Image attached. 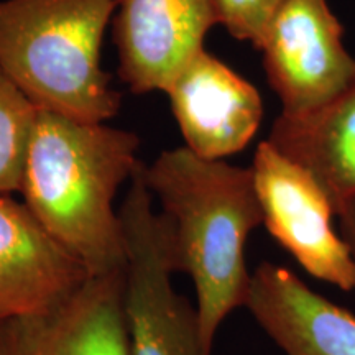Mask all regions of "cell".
Masks as SVG:
<instances>
[{
    "mask_svg": "<svg viewBox=\"0 0 355 355\" xmlns=\"http://www.w3.org/2000/svg\"><path fill=\"white\" fill-rule=\"evenodd\" d=\"M165 94L184 146L207 159L242 152L263 121L257 87L206 48L181 68Z\"/></svg>",
    "mask_w": 355,
    "mask_h": 355,
    "instance_id": "ba28073f",
    "label": "cell"
},
{
    "mask_svg": "<svg viewBox=\"0 0 355 355\" xmlns=\"http://www.w3.org/2000/svg\"><path fill=\"white\" fill-rule=\"evenodd\" d=\"M117 0H0V68L42 110L107 122L122 97L102 69Z\"/></svg>",
    "mask_w": 355,
    "mask_h": 355,
    "instance_id": "3957f363",
    "label": "cell"
},
{
    "mask_svg": "<svg viewBox=\"0 0 355 355\" xmlns=\"http://www.w3.org/2000/svg\"><path fill=\"white\" fill-rule=\"evenodd\" d=\"M2 355H130L123 272L89 277L55 308L0 324Z\"/></svg>",
    "mask_w": 355,
    "mask_h": 355,
    "instance_id": "9c48e42d",
    "label": "cell"
},
{
    "mask_svg": "<svg viewBox=\"0 0 355 355\" xmlns=\"http://www.w3.org/2000/svg\"><path fill=\"white\" fill-rule=\"evenodd\" d=\"M266 140L318 181L337 214L355 196V76L339 96L313 112L279 114Z\"/></svg>",
    "mask_w": 355,
    "mask_h": 355,
    "instance_id": "7c38bea8",
    "label": "cell"
},
{
    "mask_svg": "<svg viewBox=\"0 0 355 355\" xmlns=\"http://www.w3.org/2000/svg\"><path fill=\"white\" fill-rule=\"evenodd\" d=\"M144 173L165 217L173 270L193 282L201 334L212 350L220 324L245 308L250 288L245 245L263 224L254 173L184 145L159 153Z\"/></svg>",
    "mask_w": 355,
    "mask_h": 355,
    "instance_id": "7a4b0ae2",
    "label": "cell"
},
{
    "mask_svg": "<svg viewBox=\"0 0 355 355\" xmlns=\"http://www.w3.org/2000/svg\"><path fill=\"white\" fill-rule=\"evenodd\" d=\"M283 0H214L219 25L239 42L257 48Z\"/></svg>",
    "mask_w": 355,
    "mask_h": 355,
    "instance_id": "5bb4252c",
    "label": "cell"
},
{
    "mask_svg": "<svg viewBox=\"0 0 355 355\" xmlns=\"http://www.w3.org/2000/svg\"><path fill=\"white\" fill-rule=\"evenodd\" d=\"M245 308L286 355H355V314L311 290L290 268L261 261Z\"/></svg>",
    "mask_w": 355,
    "mask_h": 355,
    "instance_id": "8fae6325",
    "label": "cell"
},
{
    "mask_svg": "<svg viewBox=\"0 0 355 355\" xmlns=\"http://www.w3.org/2000/svg\"><path fill=\"white\" fill-rule=\"evenodd\" d=\"M89 277L24 201L0 196V324L55 308Z\"/></svg>",
    "mask_w": 355,
    "mask_h": 355,
    "instance_id": "30bf717a",
    "label": "cell"
},
{
    "mask_svg": "<svg viewBox=\"0 0 355 355\" xmlns=\"http://www.w3.org/2000/svg\"><path fill=\"white\" fill-rule=\"evenodd\" d=\"M263 225L311 277L355 290V261L332 225L334 207L318 181L268 140L252 162Z\"/></svg>",
    "mask_w": 355,
    "mask_h": 355,
    "instance_id": "8992f818",
    "label": "cell"
},
{
    "mask_svg": "<svg viewBox=\"0 0 355 355\" xmlns=\"http://www.w3.org/2000/svg\"><path fill=\"white\" fill-rule=\"evenodd\" d=\"M139 148L130 130L38 109L19 193L38 224L91 277L125 270L114 201L141 163Z\"/></svg>",
    "mask_w": 355,
    "mask_h": 355,
    "instance_id": "6da1fadb",
    "label": "cell"
},
{
    "mask_svg": "<svg viewBox=\"0 0 355 355\" xmlns=\"http://www.w3.org/2000/svg\"><path fill=\"white\" fill-rule=\"evenodd\" d=\"M219 25L214 0H117L119 76L133 94L165 92Z\"/></svg>",
    "mask_w": 355,
    "mask_h": 355,
    "instance_id": "52a82bcc",
    "label": "cell"
},
{
    "mask_svg": "<svg viewBox=\"0 0 355 355\" xmlns=\"http://www.w3.org/2000/svg\"><path fill=\"white\" fill-rule=\"evenodd\" d=\"M257 50L286 117L322 107L355 76V56L329 0H283Z\"/></svg>",
    "mask_w": 355,
    "mask_h": 355,
    "instance_id": "5b68a950",
    "label": "cell"
},
{
    "mask_svg": "<svg viewBox=\"0 0 355 355\" xmlns=\"http://www.w3.org/2000/svg\"><path fill=\"white\" fill-rule=\"evenodd\" d=\"M336 216L339 217L340 237L347 243L350 254H352V259L355 261V196L347 199L339 207Z\"/></svg>",
    "mask_w": 355,
    "mask_h": 355,
    "instance_id": "9a60e30c",
    "label": "cell"
},
{
    "mask_svg": "<svg viewBox=\"0 0 355 355\" xmlns=\"http://www.w3.org/2000/svg\"><path fill=\"white\" fill-rule=\"evenodd\" d=\"M0 355H2V343H0Z\"/></svg>",
    "mask_w": 355,
    "mask_h": 355,
    "instance_id": "2e32d148",
    "label": "cell"
},
{
    "mask_svg": "<svg viewBox=\"0 0 355 355\" xmlns=\"http://www.w3.org/2000/svg\"><path fill=\"white\" fill-rule=\"evenodd\" d=\"M38 107L0 68V196L19 193Z\"/></svg>",
    "mask_w": 355,
    "mask_h": 355,
    "instance_id": "4fadbf2b",
    "label": "cell"
},
{
    "mask_svg": "<svg viewBox=\"0 0 355 355\" xmlns=\"http://www.w3.org/2000/svg\"><path fill=\"white\" fill-rule=\"evenodd\" d=\"M141 162L122 201L127 248L123 319L130 355H211L196 306L176 293L165 217L155 209Z\"/></svg>",
    "mask_w": 355,
    "mask_h": 355,
    "instance_id": "277c9868",
    "label": "cell"
}]
</instances>
